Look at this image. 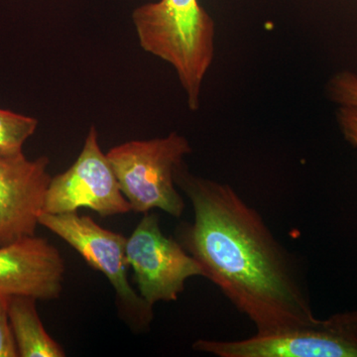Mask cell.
Listing matches in <instances>:
<instances>
[{
    "instance_id": "obj_3",
    "label": "cell",
    "mask_w": 357,
    "mask_h": 357,
    "mask_svg": "<svg viewBox=\"0 0 357 357\" xmlns=\"http://www.w3.org/2000/svg\"><path fill=\"white\" fill-rule=\"evenodd\" d=\"M191 153L187 138L171 132L165 137L117 145L107 156L131 211L146 213L158 208L178 218L185 206L175 172Z\"/></svg>"
},
{
    "instance_id": "obj_1",
    "label": "cell",
    "mask_w": 357,
    "mask_h": 357,
    "mask_svg": "<svg viewBox=\"0 0 357 357\" xmlns=\"http://www.w3.org/2000/svg\"><path fill=\"white\" fill-rule=\"evenodd\" d=\"M175 183L194 210V222L178 227V243L257 332L316 319L295 260L255 208L230 185L194 175L185 163Z\"/></svg>"
},
{
    "instance_id": "obj_10",
    "label": "cell",
    "mask_w": 357,
    "mask_h": 357,
    "mask_svg": "<svg viewBox=\"0 0 357 357\" xmlns=\"http://www.w3.org/2000/svg\"><path fill=\"white\" fill-rule=\"evenodd\" d=\"M37 300L26 296L9 297L8 314L18 356L64 357L65 351L44 328L36 307Z\"/></svg>"
},
{
    "instance_id": "obj_9",
    "label": "cell",
    "mask_w": 357,
    "mask_h": 357,
    "mask_svg": "<svg viewBox=\"0 0 357 357\" xmlns=\"http://www.w3.org/2000/svg\"><path fill=\"white\" fill-rule=\"evenodd\" d=\"M66 266L57 248L43 237H25L0 246V295L58 299Z\"/></svg>"
},
{
    "instance_id": "obj_2",
    "label": "cell",
    "mask_w": 357,
    "mask_h": 357,
    "mask_svg": "<svg viewBox=\"0 0 357 357\" xmlns=\"http://www.w3.org/2000/svg\"><path fill=\"white\" fill-rule=\"evenodd\" d=\"M132 20L143 50L175 70L192 112L215 58V25L199 0H159L137 7Z\"/></svg>"
},
{
    "instance_id": "obj_4",
    "label": "cell",
    "mask_w": 357,
    "mask_h": 357,
    "mask_svg": "<svg viewBox=\"0 0 357 357\" xmlns=\"http://www.w3.org/2000/svg\"><path fill=\"white\" fill-rule=\"evenodd\" d=\"M39 225L61 237L89 266L109 279L116 295L119 314L132 330L140 333L149 328L153 321V306L129 284L126 236L103 229L91 218L81 217L77 213L52 215L42 211Z\"/></svg>"
},
{
    "instance_id": "obj_5",
    "label": "cell",
    "mask_w": 357,
    "mask_h": 357,
    "mask_svg": "<svg viewBox=\"0 0 357 357\" xmlns=\"http://www.w3.org/2000/svg\"><path fill=\"white\" fill-rule=\"evenodd\" d=\"M192 349L220 357H357V311L236 342L199 340Z\"/></svg>"
},
{
    "instance_id": "obj_13",
    "label": "cell",
    "mask_w": 357,
    "mask_h": 357,
    "mask_svg": "<svg viewBox=\"0 0 357 357\" xmlns=\"http://www.w3.org/2000/svg\"><path fill=\"white\" fill-rule=\"evenodd\" d=\"M9 297L0 295V357H17L18 351L8 314Z\"/></svg>"
},
{
    "instance_id": "obj_12",
    "label": "cell",
    "mask_w": 357,
    "mask_h": 357,
    "mask_svg": "<svg viewBox=\"0 0 357 357\" xmlns=\"http://www.w3.org/2000/svg\"><path fill=\"white\" fill-rule=\"evenodd\" d=\"M331 98L342 107H357V76L344 72L333 77L328 86Z\"/></svg>"
},
{
    "instance_id": "obj_8",
    "label": "cell",
    "mask_w": 357,
    "mask_h": 357,
    "mask_svg": "<svg viewBox=\"0 0 357 357\" xmlns=\"http://www.w3.org/2000/svg\"><path fill=\"white\" fill-rule=\"evenodd\" d=\"M50 160L0 158V246L35 236L51 181Z\"/></svg>"
},
{
    "instance_id": "obj_7",
    "label": "cell",
    "mask_w": 357,
    "mask_h": 357,
    "mask_svg": "<svg viewBox=\"0 0 357 357\" xmlns=\"http://www.w3.org/2000/svg\"><path fill=\"white\" fill-rule=\"evenodd\" d=\"M81 208H91L103 218L131 211L107 154L100 149L95 126L89 129L75 163L64 173L51 178L42 211L60 215L77 213Z\"/></svg>"
},
{
    "instance_id": "obj_11",
    "label": "cell",
    "mask_w": 357,
    "mask_h": 357,
    "mask_svg": "<svg viewBox=\"0 0 357 357\" xmlns=\"http://www.w3.org/2000/svg\"><path fill=\"white\" fill-rule=\"evenodd\" d=\"M37 126L38 121L34 117L0 109V158L24 156L23 147Z\"/></svg>"
},
{
    "instance_id": "obj_14",
    "label": "cell",
    "mask_w": 357,
    "mask_h": 357,
    "mask_svg": "<svg viewBox=\"0 0 357 357\" xmlns=\"http://www.w3.org/2000/svg\"><path fill=\"white\" fill-rule=\"evenodd\" d=\"M345 138L357 146V107H344L338 115Z\"/></svg>"
},
{
    "instance_id": "obj_6",
    "label": "cell",
    "mask_w": 357,
    "mask_h": 357,
    "mask_svg": "<svg viewBox=\"0 0 357 357\" xmlns=\"http://www.w3.org/2000/svg\"><path fill=\"white\" fill-rule=\"evenodd\" d=\"M126 253L139 295L150 306L177 300L188 279L204 276L201 265L181 243L164 236L155 213H145L126 241Z\"/></svg>"
}]
</instances>
